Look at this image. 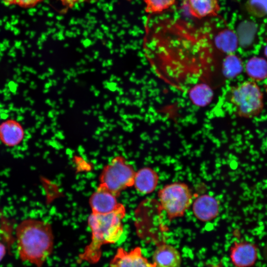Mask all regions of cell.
<instances>
[{
  "label": "cell",
  "instance_id": "18",
  "mask_svg": "<svg viewBox=\"0 0 267 267\" xmlns=\"http://www.w3.org/2000/svg\"><path fill=\"white\" fill-rule=\"evenodd\" d=\"M176 0H144L145 11L150 15L161 13L174 5Z\"/></svg>",
  "mask_w": 267,
  "mask_h": 267
},
{
  "label": "cell",
  "instance_id": "6",
  "mask_svg": "<svg viewBox=\"0 0 267 267\" xmlns=\"http://www.w3.org/2000/svg\"><path fill=\"white\" fill-rule=\"evenodd\" d=\"M229 258L235 267H252L259 258L258 246L247 240L234 241L229 249Z\"/></svg>",
  "mask_w": 267,
  "mask_h": 267
},
{
  "label": "cell",
  "instance_id": "22",
  "mask_svg": "<svg viewBox=\"0 0 267 267\" xmlns=\"http://www.w3.org/2000/svg\"><path fill=\"white\" fill-rule=\"evenodd\" d=\"M6 253V249L5 246L0 242V262L2 260L4 257Z\"/></svg>",
  "mask_w": 267,
  "mask_h": 267
},
{
  "label": "cell",
  "instance_id": "21",
  "mask_svg": "<svg viewBox=\"0 0 267 267\" xmlns=\"http://www.w3.org/2000/svg\"><path fill=\"white\" fill-rule=\"evenodd\" d=\"M62 4L68 8H72L75 4L83 1H87L86 0H59Z\"/></svg>",
  "mask_w": 267,
  "mask_h": 267
},
{
  "label": "cell",
  "instance_id": "17",
  "mask_svg": "<svg viewBox=\"0 0 267 267\" xmlns=\"http://www.w3.org/2000/svg\"><path fill=\"white\" fill-rule=\"evenodd\" d=\"M213 90L207 86L199 85L191 89L187 94L193 104L199 107H204L212 99Z\"/></svg>",
  "mask_w": 267,
  "mask_h": 267
},
{
  "label": "cell",
  "instance_id": "15",
  "mask_svg": "<svg viewBox=\"0 0 267 267\" xmlns=\"http://www.w3.org/2000/svg\"><path fill=\"white\" fill-rule=\"evenodd\" d=\"M248 77L254 82H260L267 78V60L254 56L249 59L245 66Z\"/></svg>",
  "mask_w": 267,
  "mask_h": 267
},
{
  "label": "cell",
  "instance_id": "23",
  "mask_svg": "<svg viewBox=\"0 0 267 267\" xmlns=\"http://www.w3.org/2000/svg\"><path fill=\"white\" fill-rule=\"evenodd\" d=\"M264 256L265 260L267 263V242L265 246L264 249Z\"/></svg>",
  "mask_w": 267,
  "mask_h": 267
},
{
  "label": "cell",
  "instance_id": "2",
  "mask_svg": "<svg viewBox=\"0 0 267 267\" xmlns=\"http://www.w3.org/2000/svg\"><path fill=\"white\" fill-rule=\"evenodd\" d=\"M126 208L123 204L114 212L100 215L92 213L88 223L91 231V241L81 253L77 261L94 264L100 259L102 247L118 242L123 232L122 220L125 216Z\"/></svg>",
  "mask_w": 267,
  "mask_h": 267
},
{
  "label": "cell",
  "instance_id": "5",
  "mask_svg": "<svg viewBox=\"0 0 267 267\" xmlns=\"http://www.w3.org/2000/svg\"><path fill=\"white\" fill-rule=\"evenodd\" d=\"M135 175L133 167L123 156L119 155L104 167L99 181L118 197L122 190L134 185Z\"/></svg>",
  "mask_w": 267,
  "mask_h": 267
},
{
  "label": "cell",
  "instance_id": "14",
  "mask_svg": "<svg viewBox=\"0 0 267 267\" xmlns=\"http://www.w3.org/2000/svg\"><path fill=\"white\" fill-rule=\"evenodd\" d=\"M213 41L217 48L224 55L235 53L239 43L237 35L228 28L216 34L213 37Z\"/></svg>",
  "mask_w": 267,
  "mask_h": 267
},
{
  "label": "cell",
  "instance_id": "8",
  "mask_svg": "<svg viewBox=\"0 0 267 267\" xmlns=\"http://www.w3.org/2000/svg\"><path fill=\"white\" fill-rule=\"evenodd\" d=\"M110 267H156L142 254L139 247H136L129 251L119 248L112 259Z\"/></svg>",
  "mask_w": 267,
  "mask_h": 267
},
{
  "label": "cell",
  "instance_id": "10",
  "mask_svg": "<svg viewBox=\"0 0 267 267\" xmlns=\"http://www.w3.org/2000/svg\"><path fill=\"white\" fill-rule=\"evenodd\" d=\"M181 262L179 252L166 243L158 245L152 256V263L156 267H180Z\"/></svg>",
  "mask_w": 267,
  "mask_h": 267
},
{
  "label": "cell",
  "instance_id": "12",
  "mask_svg": "<svg viewBox=\"0 0 267 267\" xmlns=\"http://www.w3.org/2000/svg\"><path fill=\"white\" fill-rule=\"evenodd\" d=\"M157 173L149 167H144L135 172L134 185L140 193L147 194L157 187L159 181Z\"/></svg>",
  "mask_w": 267,
  "mask_h": 267
},
{
  "label": "cell",
  "instance_id": "7",
  "mask_svg": "<svg viewBox=\"0 0 267 267\" xmlns=\"http://www.w3.org/2000/svg\"><path fill=\"white\" fill-rule=\"evenodd\" d=\"M117 197L104 185L99 183L89 198L92 213L104 215L114 212L121 204L118 202Z\"/></svg>",
  "mask_w": 267,
  "mask_h": 267
},
{
  "label": "cell",
  "instance_id": "25",
  "mask_svg": "<svg viewBox=\"0 0 267 267\" xmlns=\"http://www.w3.org/2000/svg\"><path fill=\"white\" fill-rule=\"evenodd\" d=\"M266 92H267V87H266Z\"/></svg>",
  "mask_w": 267,
  "mask_h": 267
},
{
  "label": "cell",
  "instance_id": "20",
  "mask_svg": "<svg viewBox=\"0 0 267 267\" xmlns=\"http://www.w3.org/2000/svg\"><path fill=\"white\" fill-rule=\"evenodd\" d=\"M7 5L15 4L24 8L35 6L43 0H2Z\"/></svg>",
  "mask_w": 267,
  "mask_h": 267
},
{
  "label": "cell",
  "instance_id": "24",
  "mask_svg": "<svg viewBox=\"0 0 267 267\" xmlns=\"http://www.w3.org/2000/svg\"><path fill=\"white\" fill-rule=\"evenodd\" d=\"M264 55L266 57V59L267 60V41L264 49Z\"/></svg>",
  "mask_w": 267,
  "mask_h": 267
},
{
  "label": "cell",
  "instance_id": "13",
  "mask_svg": "<svg viewBox=\"0 0 267 267\" xmlns=\"http://www.w3.org/2000/svg\"><path fill=\"white\" fill-rule=\"evenodd\" d=\"M24 135L23 128L15 120H8L0 125V140L7 146H14L19 144Z\"/></svg>",
  "mask_w": 267,
  "mask_h": 267
},
{
  "label": "cell",
  "instance_id": "16",
  "mask_svg": "<svg viewBox=\"0 0 267 267\" xmlns=\"http://www.w3.org/2000/svg\"><path fill=\"white\" fill-rule=\"evenodd\" d=\"M243 69L242 59L235 53L225 56L223 63V74L226 81L238 76Z\"/></svg>",
  "mask_w": 267,
  "mask_h": 267
},
{
  "label": "cell",
  "instance_id": "4",
  "mask_svg": "<svg viewBox=\"0 0 267 267\" xmlns=\"http://www.w3.org/2000/svg\"><path fill=\"white\" fill-rule=\"evenodd\" d=\"M162 209L170 220L183 216L192 202V194L184 182H175L166 185L158 192Z\"/></svg>",
  "mask_w": 267,
  "mask_h": 267
},
{
  "label": "cell",
  "instance_id": "11",
  "mask_svg": "<svg viewBox=\"0 0 267 267\" xmlns=\"http://www.w3.org/2000/svg\"><path fill=\"white\" fill-rule=\"evenodd\" d=\"M189 13L196 18L217 16L221 10L218 0H183Z\"/></svg>",
  "mask_w": 267,
  "mask_h": 267
},
{
  "label": "cell",
  "instance_id": "3",
  "mask_svg": "<svg viewBox=\"0 0 267 267\" xmlns=\"http://www.w3.org/2000/svg\"><path fill=\"white\" fill-rule=\"evenodd\" d=\"M226 100L234 114L241 118L256 117L264 109L263 93L252 80L231 87L226 92Z\"/></svg>",
  "mask_w": 267,
  "mask_h": 267
},
{
  "label": "cell",
  "instance_id": "1",
  "mask_svg": "<svg viewBox=\"0 0 267 267\" xmlns=\"http://www.w3.org/2000/svg\"><path fill=\"white\" fill-rule=\"evenodd\" d=\"M17 250L21 261L42 267L53 250L51 225L34 219L21 222L16 228Z\"/></svg>",
  "mask_w": 267,
  "mask_h": 267
},
{
  "label": "cell",
  "instance_id": "26",
  "mask_svg": "<svg viewBox=\"0 0 267 267\" xmlns=\"http://www.w3.org/2000/svg\"><path fill=\"white\" fill-rule=\"evenodd\" d=\"M91 0H86L87 1H91Z\"/></svg>",
  "mask_w": 267,
  "mask_h": 267
},
{
  "label": "cell",
  "instance_id": "9",
  "mask_svg": "<svg viewBox=\"0 0 267 267\" xmlns=\"http://www.w3.org/2000/svg\"><path fill=\"white\" fill-rule=\"evenodd\" d=\"M218 201L209 194H203L197 198L192 204L195 217L202 222H208L216 218L219 213Z\"/></svg>",
  "mask_w": 267,
  "mask_h": 267
},
{
  "label": "cell",
  "instance_id": "19",
  "mask_svg": "<svg viewBox=\"0 0 267 267\" xmlns=\"http://www.w3.org/2000/svg\"><path fill=\"white\" fill-rule=\"evenodd\" d=\"M245 8L252 16L263 18L267 15V0H247Z\"/></svg>",
  "mask_w": 267,
  "mask_h": 267
}]
</instances>
